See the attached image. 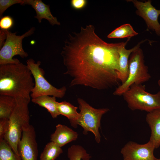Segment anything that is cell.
Instances as JSON below:
<instances>
[{
	"mask_svg": "<svg viewBox=\"0 0 160 160\" xmlns=\"http://www.w3.org/2000/svg\"><path fill=\"white\" fill-rule=\"evenodd\" d=\"M138 34L129 24L123 25L112 31L107 36L112 38H130Z\"/></svg>",
	"mask_w": 160,
	"mask_h": 160,
	"instance_id": "20",
	"label": "cell"
},
{
	"mask_svg": "<svg viewBox=\"0 0 160 160\" xmlns=\"http://www.w3.org/2000/svg\"><path fill=\"white\" fill-rule=\"evenodd\" d=\"M35 28L31 27L21 35H17V32L12 33L7 30V37L5 42L0 49V65L19 63L20 60L13 57L19 55L24 58L28 56V54L24 50L22 46L23 40L25 38L32 35Z\"/></svg>",
	"mask_w": 160,
	"mask_h": 160,
	"instance_id": "8",
	"label": "cell"
},
{
	"mask_svg": "<svg viewBox=\"0 0 160 160\" xmlns=\"http://www.w3.org/2000/svg\"><path fill=\"white\" fill-rule=\"evenodd\" d=\"M122 95L128 106L132 111L149 113L160 109V91L152 94L145 91L141 84H134Z\"/></svg>",
	"mask_w": 160,
	"mask_h": 160,
	"instance_id": "4",
	"label": "cell"
},
{
	"mask_svg": "<svg viewBox=\"0 0 160 160\" xmlns=\"http://www.w3.org/2000/svg\"><path fill=\"white\" fill-rule=\"evenodd\" d=\"M78 133L65 125L59 124L56 126L55 132L50 136L51 141L60 147L78 138Z\"/></svg>",
	"mask_w": 160,
	"mask_h": 160,
	"instance_id": "13",
	"label": "cell"
},
{
	"mask_svg": "<svg viewBox=\"0 0 160 160\" xmlns=\"http://www.w3.org/2000/svg\"><path fill=\"white\" fill-rule=\"evenodd\" d=\"M18 150L21 160H37L38 145L35 128L32 125L23 130Z\"/></svg>",
	"mask_w": 160,
	"mask_h": 160,
	"instance_id": "11",
	"label": "cell"
},
{
	"mask_svg": "<svg viewBox=\"0 0 160 160\" xmlns=\"http://www.w3.org/2000/svg\"><path fill=\"white\" fill-rule=\"evenodd\" d=\"M14 23V20L11 16H3L0 20V28L1 29L8 30L13 27Z\"/></svg>",
	"mask_w": 160,
	"mask_h": 160,
	"instance_id": "24",
	"label": "cell"
},
{
	"mask_svg": "<svg viewBox=\"0 0 160 160\" xmlns=\"http://www.w3.org/2000/svg\"><path fill=\"white\" fill-rule=\"evenodd\" d=\"M0 160H21L4 139L0 140Z\"/></svg>",
	"mask_w": 160,
	"mask_h": 160,
	"instance_id": "22",
	"label": "cell"
},
{
	"mask_svg": "<svg viewBox=\"0 0 160 160\" xmlns=\"http://www.w3.org/2000/svg\"><path fill=\"white\" fill-rule=\"evenodd\" d=\"M130 39L124 42L108 43L97 35L92 25L69 34L61 55L66 68L64 74L71 78L70 86L102 90L119 86V51Z\"/></svg>",
	"mask_w": 160,
	"mask_h": 160,
	"instance_id": "1",
	"label": "cell"
},
{
	"mask_svg": "<svg viewBox=\"0 0 160 160\" xmlns=\"http://www.w3.org/2000/svg\"><path fill=\"white\" fill-rule=\"evenodd\" d=\"M9 128V119H0V140L4 139Z\"/></svg>",
	"mask_w": 160,
	"mask_h": 160,
	"instance_id": "25",
	"label": "cell"
},
{
	"mask_svg": "<svg viewBox=\"0 0 160 160\" xmlns=\"http://www.w3.org/2000/svg\"><path fill=\"white\" fill-rule=\"evenodd\" d=\"M146 121L151 130L149 141L157 148L160 146V109L148 113Z\"/></svg>",
	"mask_w": 160,
	"mask_h": 160,
	"instance_id": "15",
	"label": "cell"
},
{
	"mask_svg": "<svg viewBox=\"0 0 160 160\" xmlns=\"http://www.w3.org/2000/svg\"><path fill=\"white\" fill-rule=\"evenodd\" d=\"M155 148L150 141L140 144L130 141L121 148L123 160H155L153 154Z\"/></svg>",
	"mask_w": 160,
	"mask_h": 160,
	"instance_id": "10",
	"label": "cell"
},
{
	"mask_svg": "<svg viewBox=\"0 0 160 160\" xmlns=\"http://www.w3.org/2000/svg\"><path fill=\"white\" fill-rule=\"evenodd\" d=\"M31 72L22 63L0 65V95L30 98L34 86Z\"/></svg>",
	"mask_w": 160,
	"mask_h": 160,
	"instance_id": "2",
	"label": "cell"
},
{
	"mask_svg": "<svg viewBox=\"0 0 160 160\" xmlns=\"http://www.w3.org/2000/svg\"><path fill=\"white\" fill-rule=\"evenodd\" d=\"M147 40L145 39L141 41L132 48L129 49L125 48L126 45L121 47L119 50V71L118 73V78L122 84L127 80L129 73V58L132 52L140 48L141 44Z\"/></svg>",
	"mask_w": 160,
	"mask_h": 160,
	"instance_id": "14",
	"label": "cell"
},
{
	"mask_svg": "<svg viewBox=\"0 0 160 160\" xmlns=\"http://www.w3.org/2000/svg\"><path fill=\"white\" fill-rule=\"evenodd\" d=\"M7 37V30H0V49L2 47Z\"/></svg>",
	"mask_w": 160,
	"mask_h": 160,
	"instance_id": "27",
	"label": "cell"
},
{
	"mask_svg": "<svg viewBox=\"0 0 160 160\" xmlns=\"http://www.w3.org/2000/svg\"><path fill=\"white\" fill-rule=\"evenodd\" d=\"M28 4L31 5L35 10L36 15L34 18L37 19L39 23L43 19L47 20L52 25H60V23L58 21L56 17L52 14L49 5L44 3L41 0H24L23 5Z\"/></svg>",
	"mask_w": 160,
	"mask_h": 160,
	"instance_id": "12",
	"label": "cell"
},
{
	"mask_svg": "<svg viewBox=\"0 0 160 160\" xmlns=\"http://www.w3.org/2000/svg\"><path fill=\"white\" fill-rule=\"evenodd\" d=\"M24 0H0V17H3L4 12L8 8L13 5L20 4L23 5Z\"/></svg>",
	"mask_w": 160,
	"mask_h": 160,
	"instance_id": "23",
	"label": "cell"
},
{
	"mask_svg": "<svg viewBox=\"0 0 160 160\" xmlns=\"http://www.w3.org/2000/svg\"><path fill=\"white\" fill-rule=\"evenodd\" d=\"M63 153L61 147L51 141L45 146L40 154V160H55Z\"/></svg>",
	"mask_w": 160,
	"mask_h": 160,
	"instance_id": "19",
	"label": "cell"
},
{
	"mask_svg": "<svg viewBox=\"0 0 160 160\" xmlns=\"http://www.w3.org/2000/svg\"><path fill=\"white\" fill-rule=\"evenodd\" d=\"M144 58L143 51L140 48L132 53L129 60L127 78L118 86L113 93L114 95H122L132 85L141 84L149 80L151 76L148 67L145 64Z\"/></svg>",
	"mask_w": 160,
	"mask_h": 160,
	"instance_id": "5",
	"label": "cell"
},
{
	"mask_svg": "<svg viewBox=\"0 0 160 160\" xmlns=\"http://www.w3.org/2000/svg\"><path fill=\"white\" fill-rule=\"evenodd\" d=\"M16 105L15 98L7 95H0V119H9Z\"/></svg>",
	"mask_w": 160,
	"mask_h": 160,
	"instance_id": "18",
	"label": "cell"
},
{
	"mask_svg": "<svg viewBox=\"0 0 160 160\" xmlns=\"http://www.w3.org/2000/svg\"><path fill=\"white\" fill-rule=\"evenodd\" d=\"M27 65L31 72L34 79V86L30 96L34 98L43 95L54 96L61 98L65 96L66 91L65 87L57 88L53 86L45 78L44 70L40 67L41 62L36 63L32 58L26 61Z\"/></svg>",
	"mask_w": 160,
	"mask_h": 160,
	"instance_id": "6",
	"label": "cell"
},
{
	"mask_svg": "<svg viewBox=\"0 0 160 160\" xmlns=\"http://www.w3.org/2000/svg\"><path fill=\"white\" fill-rule=\"evenodd\" d=\"M132 2L136 8V14L142 17L145 21L147 31H155L158 36H160V24L158 18L160 15V9H156L151 4V0L143 2L136 0H127Z\"/></svg>",
	"mask_w": 160,
	"mask_h": 160,
	"instance_id": "9",
	"label": "cell"
},
{
	"mask_svg": "<svg viewBox=\"0 0 160 160\" xmlns=\"http://www.w3.org/2000/svg\"><path fill=\"white\" fill-rule=\"evenodd\" d=\"M57 107L60 114L67 117L71 125L74 128H77L80 115L77 111L78 107L66 101L57 102Z\"/></svg>",
	"mask_w": 160,
	"mask_h": 160,
	"instance_id": "16",
	"label": "cell"
},
{
	"mask_svg": "<svg viewBox=\"0 0 160 160\" xmlns=\"http://www.w3.org/2000/svg\"><path fill=\"white\" fill-rule=\"evenodd\" d=\"M87 1L86 0H71V4L73 9L79 10L84 8L86 5Z\"/></svg>",
	"mask_w": 160,
	"mask_h": 160,
	"instance_id": "26",
	"label": "cell"
},
{
	"mask_svg": "<svg viewBox=\"0 0 160 160\" xmlns=\"http://www.w3.org/2000/svg\"><path fill=\"white\" fill-rule=\"evenodd\" d=\"M34 41H32L31 42V44H34Z\"/></svg>",
	"mask_w": 160,
	"mask_h": 160,
	"instance_id": "29",
	"label": "cell"
},
{
	"mask_svg": "<svg viewBox=\"0 0 160 160\" xmlns=\"http://www.w3.org/2000/svg\"><path fill=\"white\" fill-rule=\"evenodd\" d=\"M77 102L80 110L78 125L83 129V133L87 135L88 132H92L98 143L100 141L101 136L99 132L100 121L103 115L107 112L108 108L96 109L92 107L82 99L79 98Z\"/></svg>",
	"mask_w": 160,
	"mask_h": 160,
	"instance_id": "7",
	"label": "cell"
},
{
	"mask_svg": "<svg viewBox=\"0 0 160 160\" xmlns=\"http://www.w3.org/2000/svg\"><path fill=\"white\" fill-rule=\"evenodd\" d=\"M31 101L41 107L46 108L52 117L56 118L60 115L57 107V102L56 97L48 95H43L32 98Z\"/></svg>",
	"mask_w": 160,
	"mask_h": 160,
	"instance_id": "17",
	"label": "cell"
},
{
	"mask_svg": "<svg viewBox=\"0 0 160 160\" xmlns=\"http://www.w3.org/2000/svg\"><path fill=\"white\" fill-rule=\"evenodd\" d=\"M15 98L16 106L9 119V129L4 139L15 153L20 156L18 150V143L21 139L23 130L30 125L28 109L30 98L22 97Z\"/></svg>",
	"mask_w": 160,
	"mask_h": 160,
	"instance_id": "3",
	"label": "cell"
},
{
	"mask_svg": "<svg viewBox=\"0 0 160 160\" xmlns=\"http://www.w3.org/2000/svg\"><path fill=\"white\" fill-rule=\"evenodd\" d=\"M158 84L160 87V79H159L158 81Z\"/></svg>",
	"mask_w": 160,
	"mask_h": 160,
	"instance_id": "28",
	"label": "cell"
},
{
	"mask_svg": "<svg viewBox=\"0 0 160 160\" xmlns=\"http://www.w3.org/2000/svg\"><path fill=\"white\" fill-rule=\"evenodd\" d=\"M68 160H89L92 157L81 146L73 145L69 148L67 151Z\"/></svg>",
	"mask_w": 160,
	"mask_h": 160,
	"instance_id": "21",
	"label": "cell"
},
{
	"mask_svg": "<svg viewBox=\"0 0 160 160\" xmlns=\"http://www.w3.org/2000/svg\"><path fill=\"white\" fill-rule=\"evenodd\" d=\"M155 160H160V159H157L156 158V159Z\"/></svg>",
	"mask_w": 160,
	"mask_h": 160,
	"instance_id": "30",
	"label": "cell"
}]
</instances>
